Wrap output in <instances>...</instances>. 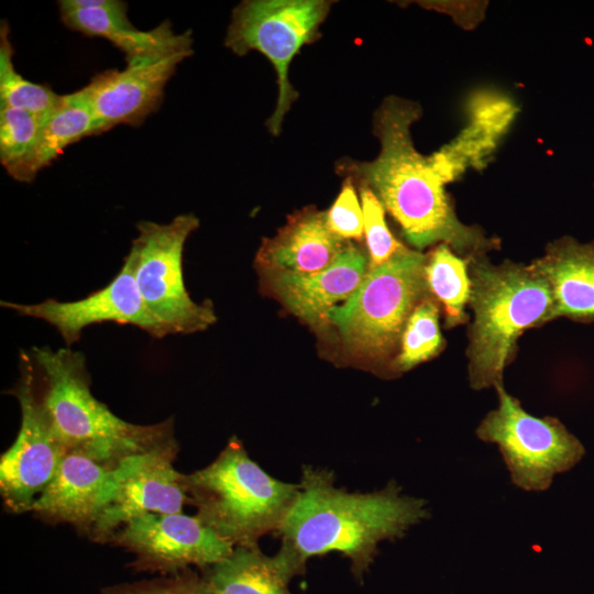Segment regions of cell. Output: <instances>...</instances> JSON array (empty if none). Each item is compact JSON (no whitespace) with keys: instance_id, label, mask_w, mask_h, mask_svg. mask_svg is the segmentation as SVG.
Listing matches in <instances>:
<instances>
[{"instance_id":"6da1fadb","label":"cell","mask_w":594,"mask_h":594,"mask_svg":"<svg viewBox=\"0 0 594 594\" xmlns=\"http://www.w3.org/2000/svg\"><path fill=\"white\" fill-rule=\"evenodd\" d=\"M420 107L388 97L374 116V133L381 142L376 158L337 163V173L369 188L397 221L406 240L421 250L437 242L449 245L466 260L497 248L498 242L457 218L431 157L414 146L410 127Z\"/></svg>"},{"instance_id":"7a4b0ae2","label":"cell","mask_w":594,"mask_h":594,"mask_svg":"<svg viewBox=\"0 0 594 594\" xmlns=\"http://www.w3.org/2000/svg\"><path fill=\"white\" fill-rule=\"evenodd\" d=\"M299 495L277 529L306 562L338 551L351 562L361 581L384 540L403 538L410 527L429 518L427 502L402 493L394 481L372 493H350L334 486V474L302 466Z\"/></svg>"},{"instance_id":"3957f363","label":"cell","mask_w":594,"mask_h":594,"mask_svg":"<svg viewBox=\"0 0 594 594\" xmlns=\"http://www.w3.org/2000/svg\"><path fill=\"white\" fill-rule=\"evenodd\" d=\"M468 270L474 314L468 372L471 387L480 391L503 384L524 331L557 317L550 285L531 265L510 261L495 265L481 254L468 258Z\"/></svg>"},{"instance_id":"277c9868","label":"cell","mask_w":594,"mask_h":594,"mask_svg":"<svg viewBox=\"0 0 594 594\" xmlns=\"http://www.w3.org/2000/svg\"><path fill=\"white\" fill-rule=\"evenodd\" d=\"M37 366L44 406L68 452L117 465L170 439L173 420L134 425L116 416L90 391L86 358L70 348L30 350Z\"/></svg>"},{"instance_id":"5b68a950","label":"cell","mask_w":594,"mask_h":594,"mask_svg":"<svg viewBox=\"0 0 594 594\" xmlns=\"http://www.w3.org/2000/svg\"><path fill=\"white\" fill-rule=\"evenodd\" d=\"M196 517L233 547H254L277 531L299 495V484L278 481L232 438L209 465L183 474Z\"/></svg>"},{"instance_id":"8992f818","label":"cell","mask_w":594,"mask_h":594,"mask_svg":"<svg viewBox=\"0 0 594 594\" xmlns=\"http://www.w3.org/2000/svg\"><path fill=\"white\" fill-rule=\"evenodd\" d=\"M427 256L404 249L385 263L369 268L364 279L341 306L333 307L327 321L345 344L371 359H385L399 349L405 326L429 292Z\"/></svg>"},{"instance_id":"52a82bcc","label":"cell","mask_w":594,"mask_h":594,"mask_svg":"<svg viewBox=\"0 0 594 594\" xmlns=\"http://www.w3.org/2000/svg\"><path fill=\"white\" fill-rule=\"evenodd\" d=\"M331 4L324 0H246L232 12L224 45L239 56L262 53L276 72L277 101L266 122L274 136L279 135L285 116L298 99L289 81L292 61L302 46L320 37Z\"/></svg>"},{"instance_id":"ba28073f","label":"cell","mask_w":594,"mask_h":594,"mask_svg":"<svg viewBox=\"0 0 594 594\" xmlns=\"http://www.w3.org/2000/svg\"><path fill=\"white\" fill-rule=\"evenodd\" d=\"M198 227L191 213L168 223L141 221L128 253L145 306L169 334L204 331L217 321L212 304L193 300L184 282V246Z\"/></svg>"},{"instance_id":"9c48e42d","label":"cell","mask_w":594,"mask_h":594,"mask_svg":"<svg viewBox=\"0 0 594 594\" xmlns=\"http://www.w3.org/2000/svg\"><path fill=\"white\" fill-rule=\"evenodd\" d=\"M495 389L498 406L481 421L476 436L498 447L514 485L547 491L556 475L581 461L584 447L559 419L530 415L503 384Z\"/></svg>"},{"instance_id":"30bf717a","label":"cell","mask_w":594,"mask_h":594,"mask_svg":"<svg viewBox=\"0 0 594 594\" xmlns=\"http://www.w3.org/2000/svg\"><path fill=\"white\" fill-rule=\"evenodd\" d=\"M19 360L20 377L11 393L20 404L21 425L15 441L0 461L1 495L13 513L31 510L68 453L44 406L37 366L30 350H22Z\"/></svg>"},{"instance_id":"8fae6325","label":"cell","mask_w":594,"mask_h":594,"mask_svg":"<svg viewBox=\"0 0 594 594\" xmlns=\"http://www.w3.org/2000/svg\"><path fill=\"white\" fill-rule=\"evenodd\" d=\"M175 439L117 464L114 491L87 531L96 541H109L127 521L146 514L182 513L188 501L183 474L173 465Z\"/></svg>"},{"instance_id":"7c38bea8","label":"cell","mask_w":594,"mask_h":594,"mask_svg":"<svg viewBox=\"0 0 594 594\" xmlns=\"http://www.w3.org/2000/svg\"><path fill=\"white\" fill-rule=\"evenodd\" d=\"M3 308L20 316L44 320L62 336L67 346L78 342L84 329L105 322L131 324L155 339L169 334L145 306L127 255L118 274L105 287L73 301L46 299L37 304L1 301Z\"/></svg>"},{"instance_id":"4fadbf2b","label":"cell","mask_w":594,"mask_h":594,"mask_svg":"<svg viewBox=\"0 0 594 594\" xmlns=\"http://www.w3.org/2000/svg\"><path fill=\"white\" fill-rule=\"evenodd\" d=\"M136 556L138 569L174 572L189 565L212 566L234 547L196 516L146 514L127 521L110 538Z\"/></svg>"},{"instance_id":"5bb4252c","label":"cell","mask_w":594,"mask_h":594,"mask_svg":"<svg viewBox=\"0 0 594 594\" xmlns=\"http://www.w3.org/2000/svg\"><path fill=\"white\" fill-rule=\"evenodd\" d=\"M193 54V43L127 63L124 69L95 75L82 87L96 120L97 134L118 124L139 127L163 101L177 66Z\"/></svg>"},{"instance_id":"9a60e30c","label":"cell","mask_w":594,"mask_h":594,"mask_svg":"<svg viewBox=\"0 0 594 594\" xmlns=\"http://www.w3.org/2000/svg\"><path fill=\"white\" fill-rule=\"evenodd\" d=\"M116 480L117 465L68 452L31 510L47 520L69 522L87 532L111 497Z\"/></svg>"},{"instance_id":"2e32d148","label":"cell","mask_w":594,"mask_h":594,"mask_svg":"<svg viewBox=\"0 0 594 594\" xmlns=\"http://www.w3.org/2000/svg\"><path fill=\"white\" fill-rule=\"evenodd\" d=\"M58 8L68 29L108 40L127 63L193 43L191 31L176 34L168 21L150 31L136 30L128 18V4L120 0H62Z\"/></svg>"},{"instance_id":"e0dca14e","label":"cell","mask_w":594,"mask_h":594,"mask_svg":"<svg viewBox=\"0 0 594 594\" xmlns=\"http://www.w3.org/2000/svg\"><path fill=\"white\" fill-rule=\"evenodd\" d=\"M369 268L366 255L354 244L343 251L327 268L314 273L273 270L271 286L284 305L311 324L327 321L339 301L358 289Z\"/></svg>"},{"instance_id":"ac0fdd59","label":"cell","mask_w":594,"mask_h":594,"mask_svg":"<svg viewBox=\"0 0 594 594\" xmlns=\"http://www.w3.org/2000/svg\"><path fill=\"white\" fill-rule=\"evenodd\" d=\"M346 245L328 227L326 212L306 208L264 240L256 262L265 268L314 273L331 265Z\"/></svg>"},{"instance_id":"d6986e66","label":"cell","mask_w":594,"mask_h":594,"mask_svg":"<svg viewBox=\"0 0 594 594\" xmlns=\"http://www.w3.org/2000/svg\"><path fill=\"white\" fill-rule=\"evenodd\" d=\"M306 562L283 541L279 551L268 557L257 546L234 547L205 578L211 594H292L290 580L305 572Z\"/></svg>"},{"instance_id":"ffe728a7","label":"cell","mask_w":594,"mask_h":594,"mask_svg":"<svg viewBox=\"0 0 594 594\" xmlns=\"http://www.w3.org/2000/svg\"><path fill=\"white\" fill-rule=\"evenodd\" d=\"M530 265L548 280L557 318L594 322V242L563 238Z\"/></svg>"},{"instance_id":"44dd1931","label":"cell","mask_w":594,"mask_h":594,"mask_svg":"<svg viewBox=\"0 0 594 594\" xmlns=\"http://www.w3.org/2000/svg\"><path fill=\"white\" fill-rule=\"evenodd\" d=\"M94 135H98L96 120L82 89L63 95L57 108L44 119L32 150L7 172L18 182L31 183L67 146Z\"/></svg>"},{"instance_id":"7402d4cb","label":"cell","mask_w":594,"mask_h":594,"mask_svg":"<svg viewBox=\"0 0 594 594\" xmlns=\"http://www.w3.org/2000/svg\"><path fill=\"white\" fill-rule=\"evenodd\" d=\"M425 275L429 292L443 306L446 326L465 323L464 306L471 296L468 260L454 254L447 244L438 245L428 256Z\"/></svg>"},{"instance_id":"603a6c76","label":"cell","mask_w":594,"mask_h":594,"mask_svg":"<svg viewBox=\"0 0 594 594\" xmlns=\"http://www.w3.org/2000/svg\"><path fill=\"white\" fill-rule=\"evenodd\" d=\"M13 47L9 38L6 21L0 28V107L29 111L43 120L61 103L63 95H57L46 85L26 80L13 64Z\"/></svg>"},{"instance_id":"cb8c5ba5","label":"cell","mask_w":594,"mask_h":594,"mask_svg":"<svg viewBox=\"0 0 594 594\" xmlns=\"http://www.w3.org/2000/svg\"><path fill=\"white\" fill-rule=\"evenodd\" d=\"M440 332L438 301L432 296L424 299L410 315L402 334L394 369L405 372L436 356L443 348Z\"/></svg>"},{"instance_id":"d4e9b609","label":"cell","mask_w":594,"mask_h":594,"mask_svg":"<svg viewBox=\"0 0 594 594\" xmlns=\"http://www.w3.org/2000/svg\"><path fill=\"white\" fill-rule=\"evenodd\" d=\"M43 121L25 110L0 107V162L7 170L32 150Z\"/></svg>"},{"instance_id":"484cf974","label":"cell","mask_w":594,"mask_h":594,"mask_svg":"<svg viewBox=\"0 0 594 594\" xmlns=\"http://www.w3.org/2000/svg\"><path fill=\"white\" fill-rule=\"evenodd\" d=\"M360 189L369 268H373L388 261L405 246L391 233L385 221L384 207L378 198L366 187Z\"/></svg>"},{"instance_id":"4316f807","label":"cell","mask_w":594,"mask_h":594,"mask_svg":"<svg viewBox=\"0 0 594 594\" xmlns=\"http://www.w3.org/2000/svg\"><path fill=\"white\" fill-rule=\"evenodd\" d=\"M329 229L343 240H360L364 232L362 205L356 196L354 183L345 178L340 194L326 212Z\"/></svg>"},{"instance_id":"83f0119b","label":"cell","mask_w":594,"mask_h":594,"mask_svg":"<svg viewBox=\"0 0 594 594\" xmlns=\"http://www.w3.org/2000/svg\"><path fill=\"white\" fill-rule=\"evenodd\" d=\"M469 111L472 123L498 139L508 128L516 109L503 96L483 92L472 98Z\"/></svg>"},{"instance_id":"f1b7e54d","label":"cell","mask_w":594,"mask_h":594,"mask_svg":"<svg viewBox=\"0 0 594 594\" xmlns=\"http://www.w3.org/2000/svg\"><path fill=\"white\" fill-rule=\"evenodd\" d=\"M102 594H211L204 579L184 573L170 579L153 580L109 587Z\"/></svg>"}]
</instances>
